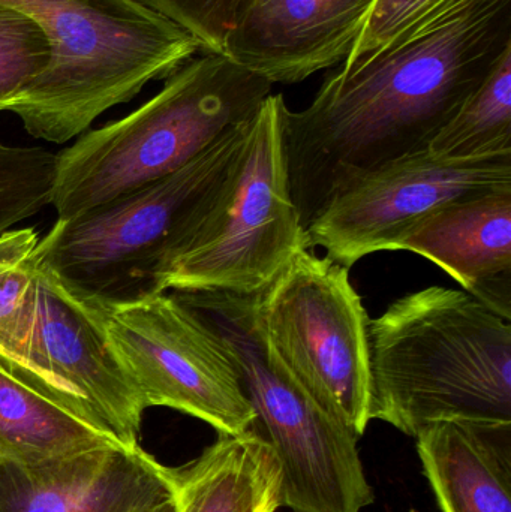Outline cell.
Returning a JSON list of instances; mask_svg holds the SVG:
<instances>
[{
    "instance_id": "cell-1",
    "label": "cell",
    "mask_w": 511,
    "mask_h": 512,
    "mask_svg": "<svg viewBox=\"0 0 511 512\" xmlns=\"http://www.w3.org/2000/svg\"><path fill=\"white\" fill-rule=\"evenodd\" d=\"M511 47V0H464L285 108L291 195L303 228L345 183L432 138Z\"/></svg>"
},
{
    "instance_id": "cell-2",
    "label": "cell",
    "mask_w": 511,
    "mask_h": 512,
    "mask_svg": "<svg viewBox=\"0 0 511 512\" xmlns=\"http://www.w3.org/2000/svg\"><path fill=\"white\" fill-rule=\"evenodd\" d=\"M371 421L416 438L440 421L511 423V325L464 289L429 286L369 319Z\"/></svg>"
},
{
    "instance_id": "cell-3",
    "label": "cell",
    "mask_w": 511,
    "mask_h": 512,
    "mask_svg": "<svg viewBox=\"0 0 511 512\" xmlns=\"http://www.w3.org/2000/svg\"><path fill=\"white\" fill-rule=\"evenodd\" d=\"M0 3L33 18L50 41V66L11 108L47 143L80 137L105 111L203 53L197 39L134 0Z\"/></svg>"
},
{
    "instance_id": "cell-4",
    "label": "cell",
    "mask_w": 511,
    "mask_h": 512,
    "mask_svg": "<svg viewBox=\"0 0 511 512\" xmlns=\"http://www.w3.org/2000/svg\"><path fill=\"white\" fill-rule=\"evenodd\" d=\"M272 87L224 54L192 57L146 104L56 153L50 206L57 219L74 218L185 167L246 122Z\"/></svg>"
},
{
    "instance_id": "cell-5",
    "label": "cell",
    "mask_w": 511,
    "mask_h": 512,
    "mask_svg": "<svg viewBox=\"0 0 511 512\" xmlns=\"http://www.w3.org/2000/svg\"><path fill=\"white\" fill-rule=\"evenodd\" d=\"M285 108L284 96L270 93L246 120L233 158L186 224L162 292L251 297L311 248L291 195Z\"/></svg>"
},
{
    "instance_id": "cell-6",
    "label": "cell",
    "mask_w": 511,
    "mask_h": 512,
    "mask_svg": "<svg viewBox=\"0 0 511 512\" xmlns=\"http://www.w3.org/2000/svg\"><path fill=\"white\" fill-rule=\"evenodd\" d=\"M246 122L155 182L60 221L41 237L39 265L95 306L132 303L161 291L186 224L233 158Z\"/></svg>"
},
{
    "instance_id": "cell-7",
    "label": "cell",
    "mask_w": 511,
    "mask_h": 512,
    "mask_svg": "<svg viewBox=\"0 0 511 512\" xmlns=\"http://www.w3.org/2000/svg\"><path fill=\"white\" fill-rule=\"evenodd\" d=\"M248 307L269 360L360 438L371 423V318L350 268L300 249Z\"/></svg>"
},
{
    "instance_id": "cell-8",
    "label": "cell",
    "mask_w": 511,
    "mask_h": 512,
    "mask_svg": "<svg viewBox=\"0 0 511 512\" xmlns=\"http://www.w3.org/2000/svg\"><path fill=\"white\" fill-rule=\"evenodd\" d=\"M206 319L227 348L255 411L254 429L281 469V505L294 512H362L374 502L359 436L297 388L264 352L248 297L173 292Z\"/></svg>"
},
{
    "instance_id": "cell-9",
    "label": "cell",
    "mask_w": 511,
    "mask_h": 512,
    "mask_svg": "<svg viewBox=\"0 0 511 512\" xmlns=\"http://www.w3.org/2000/svg\"><path fill=\"white\" fill-rule=\"evenodd\" d=\"M98 307L108 342L147 409L183 412L218 435L254 427V408L221 337L173 292Z\"/></svg>"
},
{
    "instance_id": "cell-10",
    "label": "cell",
    "mask_w": 511,
    "mask_h": 512,
    "mask_svg": "<svg viewBox=\"0 0 511 512\" xmlns=\"http://www.w3.org/2000/svg\"><path fill=\"white\" fill-rule=\"evenodd\" d=\"M511 186L510 155L443 159L429 150L393 159L333 192L306 227L309 246L351 268L396 251L399 239L446 204Z\"/></svg>"
},
{
    "instance_id": "cell-11",
    "label": "cell",
    "mask_w": 511,
    "mask_h": 512,
    "mask_svg": "<svg viewBox=\"0 0 511 512\" xmlns=\"http://www.w3.org/2000/svg\"><path fill=\"white\" fill-rule=\"evenodd\" d=\"M38 321L17 381L125 447H140L147 406L114 354L99 307L39 271Z\"/></svg>"
},
{
    "instance_id": "cell-12",
    "label": "cell",
    "mask_w": 511,
    "mask_h": 512,
    "mask_svg": "<svg viewBox=\"0 0 511 512\" xmlns=\"http://www.w3.org/2000/svg\"><path fill=\"white\" fill-rule=\"evenodd\" d=\"M375 0H242L222 54L272 84L302 83L350 56Z\"/></svg>"
},
{
    "instance_id": "cell-13",
    "label": "cell",
    "mask_w": 511,
    "mask_h": 512,
    "mask_svg": "<svg viewBox=\"0 0 511 512\" xmlns=\"http://www.w3.org/2000/svg\"><path fill=\"white\" fill-rule=\"evenodd\" d=\"M171 468L110 444L44 462L0 459V512H141L173 496Z\"/></svg>"
},
{
    "instance_id": "cell-14",
    "label": "cell",
    "mask_w": 511,
    "mask_h": 512,
    "mask_svg": "<svg viewBox=\"0 0 511 512\" xmlns=\"http://www.w3.org/2000/svg\"><path fill=\"white\" fill-rule=\"evenodd\" d=\"M396 251L437 264L495 315L511 318V186L453 201L411 227Z\"/></svg>"
},
{
    "instance_id": "cell-15",
    "label": "cell",
    "mask_w": 511,
    "mask_h": 512,
    "mask_svg": "<svg viewBox=\"0 0 511 512\" xmlns=\"http://www.w3.org/2000/svg\"><path fill=\"white\" fill-rule=\"evenodd\" d=\"M443 512H511V423L440 421L416 435Z\"/></svg>"
},
{
    "instance_id": "cell-16",
    "label": "cell",
    "mask_w": 511,
    "mask_h": 512,
    "mask_svg": "<svg viewBox=\"0 0 511 512\" xmlns=\"http://www.w3.org/2000/svg\"><path fill=\"white\" fill-rule=\"evenodd\" d=\"M177 512H276L281 469L266 439L252 427L218 435L197 459L171 468Z\"/></svg>"
},
{
    "instance_id": "cell-17",
    "label": "cell",
    "mask_w": 511,
    "mask_h": 512,
    "mask_svg": "<svg viewBox=\"0 0 511 512\" xmlns=\"http://www.w3.org/2000/svg\"><path fill=\"white\" fill-rule=\"evenodd\" d=\"M119 444L0 370V459L44 462Z\"/></svg>"
},
{
    "instance_id": "cell-18",
    "label": "cell",
    "mask_w": 511,
    "mask_h": 512,
    "mask_svg": "<svg viewBox=\"0 0 511 512\" xmlns=\"http://www.w3.org/2000/svg\"><path fill=\"white\" fill-rule=\"evenodd\" d=\"M41 236L35 228L0 234V370L20 378L38 321Z\"/></svg>"
},
{
    "instance_id": "cell-19",
    "label": "cell",
    "mask_w": 511,
    "mask_h": 512,
    "mask_svg": "<svg viewBox=\"0 0 511 512\" xmlns=\"http://www.w3.org/2000/svg\"><path fill=\"white\" fill-rule=\"evenodd\" d=\"M443 159L511 153V47L428 146Z\"/></svg>"
},
{
    "instance_id": "cell-20",
    "label": "cell",
    "mask_w": 511,
    "mask_h": 512,
    "mask_svg": "<svg viewBox=\"0 0 511 512\" xmlns=\"http://www.w3.org/2000/svg\"><path fill=\"white\" fill-rule=\"evenodd\" d=\"M56 153L0 141V234L50 206L56 180Z\"/></svg>"
},
{
    "instance_id": "cell-21",
    "label": "cell",
    "mask_w": 511,
    "mask_h": 512,
    "mask_svg": "<svg viewBox=\"0 0 511 512\" xmlns=\"http://www.w3.org/2000/svg\"><path fill=\"white\" fill-rule=\"evenodd\" d=\"M50 63L51 45L41 26L0 3V113L11 111Z\"/></svg>"
},
{
    "instance_id": "cell-22",
    "label": "cell",
    "mask_w": 511,
    "mask_h": 512,
    "mask_svg": "<svg viewBox=\"0 0 511 512\" xmlns=\"http://www.w3.org/2000/svg\"><path fill=\"white\" fill-rule=\"evenodd\" d=\"M461 2L464 0H375L350 56L342 65H353L371 56Z\"/></svg>"
},
{
    "instance_id": "cell-23",
    "label": "cell",
    "mask_w": 511,
    "mask_h": 512,
    "mask_svg": "<svg viewBox=\"0 0 511 512\" xmlns=\"http://www.w3.org/2000/svg\"><path fill=\"white\" fill-rule=\"evenodd\" d=\"M200 42L203 53L222 54L224 39L242 0H134Z\"/></svg>"
},
{
    "instance_id": "cell-24",
    "label": "cell",
    "mask_w": 511,
    "mask_h": 512,
    "mask_svg": "<svg viewBox=\"0 0 511 512\" xmlns=\"http://www.w3.org/2000/svg\"><path fill=\"white\" fill-rule=\"evenodd\" d=\"M141 512H177L176 499L173 496L164 499V501L158 502V504L152 505V507L146 508Z\"/></svg>"
}]
</instances>
